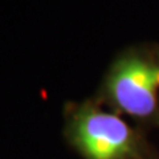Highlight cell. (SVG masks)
Masks as SVG:
<instances>
[{"label": "cell", "mask_w": 159, "mask_h": 159, "mask_svg": "<svg viewBox=\"0 0 159 159\" xmlns=\"http://www.w3.org/2000/svg\"><path fill=\"white\" fill-rule=\"evenodd\" d=\"M69 137L86 159H130L137 154L135 134L130 126L117 114L89 103L73 113Z\"/></svg>", "instance_id": "obj_1"}, {"label": "cell", "mask_w": 159, "mask_h": 159, "mask_svg": "<svg viewBox=\"0 0 159 159\" xmlns=\"http://www.w3.org/2000/svg\"><path fill=\"white\" fill-rule=\"evenodd\" d=\"M158 88L159 68L138 56L119 60L107 78L113 103L138 118L150 117L155 111Z\"/></svg>", "instance_id": "obj_2"}]
</instances>
